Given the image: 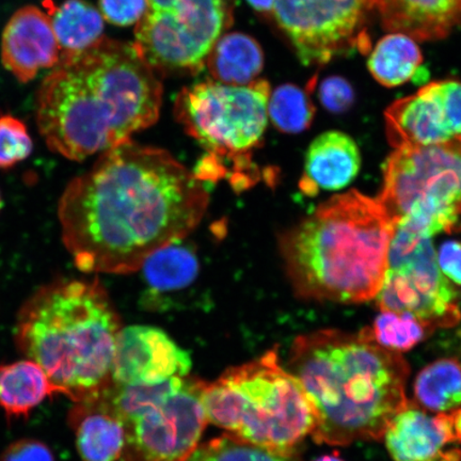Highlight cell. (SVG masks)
Segmentation results:
<instances>
[{
    "label": "cell",
    "instance_id": "2",
    "mask_svg": "<svg viewBox=\"0 0 461 461\" xmlns=\"http://www.w3.org/2000/svg\"><path fill=\"white\" fill-rule=\"evenodd\" d=\"M163 85L134 45L103 38L62 55L37 95V123L50 151L75 161L131 140L157 122Z\"/></svg>",
    "mask_w": 461,
    "mask_h": 461
},
{
    "label": "cell",
    "instance_id": "10",
    "mask_svg": "<svg viewBox=\"0 0 461 461\" xmlns=\"http://www.w3.org/2000/svg\"><path fill=\"white\" fill-rule=\"evenodd\" d=\"M232 20L233 0H148L132 45L155 72L199 73Z\"/></svg>",
    "mask_w": 461,
    "mask_h": 461
},
{
    "label": "cell",
    "instance_id": "25",
    "mask_svg": "<svg viewBox=\"0 0 461 461\" xmlns=\"http://www.w3.org/2000/svg\"><path fill=\"white\" fill-rule=\"evenodd\" d=\"M182 241V240H181ZM176 241L154 252L143 263L144 279L154 291L180 290L197 278L199 263L193 249ZM140 269V270H141Z\"/></svg>",
    "mask_w": 461,
    "mask_h": 461
},
{
    "label": "cell",
    "instance_id": "3",
    "mask_svg": "<svg viewBox=\"0 0 461 461\" xmlns=\"http://www.w3.org/2000/svg\"><path fill=\"white\" fill-rule=\"evenodd\" d=\"M288 366L314 409L311 436L319 445L380 441L409 403L411 367L401 354L375 342L368 328L358 334L321 330L298 337Z\"/></svg>",
    "mask_w": 461,
    "mask_h": 461
},
{
    "label": "cell",
    "instance_id": "24",
    "mask_svg": "<svg viewBox=\"0 0 461 461\" xmlns=\"http://www.w3.org/2000/svg\"><path fill=\"white\" fill-rule=\"evenodd\" d=\"M414 400L426 411L443 413L461 406V363L447 358L430 363L418 374Z\"/></svg>",
    "mask_w": 461,
    "mask_h": 461
},
{
    "label": "cell",
    "instance_id": "11",
    "mask_svg": "<svg viewBox=\"0 0 461 461\" xmlns=\"http://www.w3.org/2000/svg\"><path fill=\"white\" fill-rule=\"evenodd\" d=\"M376 299L383 312L411 315L430 332L461 319L457 294L438 265L431 240L402 227H395Z\"/></svg>",
    "mask_w": 461,
    "mask_h": 461
},
{
    "label": "cell",
    "instance_id": "14",
    "mask_svg": "<svg viewBox=\"0 0 461 461\" xmlns=\"http://www.w3.org/2000/svg\"><path fill=\"white\" fill-rule=\"evenodd\" d=\"M59 60L60 48L49 14L34 5L17 10L3 32L4 67L21 83H29Z\"/></svg>",
    "mask_w": 461,
    "mask_h": 461
},
{
    "label": "cell",
    "instance_id": "29",
    "mask_svg": "<svg viewBox=\"0 0 461 461\" xmlns=\"http://www.w3.org/2000/svg\"><path fill=\"white\" fill-rule=\"evenodd\" d=\"M33 143L27 126L14 115H0V168H11L25 160Z\"/></svg>",
    "mask_w": 461,
    "mask_h": 461
},
{
    "label": "cell",
    "instance_id": "28",
    "mask_svg": "<svg viewBox=\"0 0 461 461\" xmlns=\"http://www.w3.org/2000/svg\"><path fill=\"white\" fill-rule=\"evenodd\" d=\"M368 331L378 345L399 354L412 349L430 333L413 316L394 312L380 314Z\"/></svg>",
    "mask_w": 461,
    "mask_h": 461
},
{
    "label": "cell",
    "instance_id": "15",
    "mask_svg": "<svg viewBox=\"0 0 461 461\" xmlns=\"http://www.w3.org/2000/svg\"><path fill=\"white\" fill-rule=\"evenodd\" d=\"M384 439L394 461L461 460V449L443 452L454 443L447 413L430 417L412 402L391 420Z\"/></svg>",
    "mask_w": 461,
    "mask_h": 461
},
{
    "label": "cell",
    "instance_id": "30",
    "mask_svg": "<svg viewBox=\"0 0 461 461\" xmlns=\"http://www.w3.org/2000/svg\"><path fill=\"white\" fill-rule=\"evenodd\" d=\"M445 112L447 124L454 140L461 138V82L456 79L429 83Z\"/></svg>",
    "mask_w": 461,
    "mask_h": 461
},
{
    "label": "cell",
    "instance_id": "6",
    "mask_svg": "<svg viewBox=\"0 0 461 461\" xmlns=\"http://www.w3.org/2000/svg\"><path fill=\"white\" fill-rule=\"evenodd\" d=\"M201 401L207 422L274 451L293 452L315 426L302 384L281 366L276 349L204 383Z\"/></svg>",
    "mask_w": 461,
    "mask_h": 461
},
{
    "label": "cell",
    "instance_id": "35",
    "mask_svg": "<svg viewBox=\"0 0 461 461\" xmlns=\"http://www.w3.org/2000/svg\"><path fill=\"white\" fill-rule=\"evenodd\" d=\"M454 442H461V406L447 413Z\"/></svg>",
    "mask_w": 461,
    "mask_h": 461
},
{
    "label": "cell",
    "instance_id": "12",
    "mask_svg": "<svg viewBox=\"0 0 461 461\" xmlns=\"http://www.w3.org/2000/svg\"><path fill=\"white\" fill-rule=\"evenodd\" d=\"M373 0H274L276 24L303 65L321 67L355 51L370 53Z\"/></svg>",
    "mask_w": 461,
    "mask_h": 461
},
{
    "label": "cell",
    "instance_id": "4",
    "mask_svg": "<svg viewBox=\"0 0 461 461\" xmlns=\"http://www.w3.org/2000/svg\"><path fill=\"white\" fill-rule=\"evenodd\" d=\"M394 230L378 199L351 190L328 200L281 235V255L294 291L313 301H372L388 270Z\"/></svg>",
    "mask_w": 461,
    "mask_h": 461
},
{
    "label": "cell",
    "instance_id": "17",
    "mask_svg": "<svg viewBox=\"0 0 461 461\" xmlns=\"http://www.w3.org/2000/svg\"><path fill=\"white\" fill-rule=\"evenodd\" d=\"M384 31L439 41L461 27V0H373Z\"/></svg>",
    "mask_w": 461,
    "mask_h": 461
},
{
    "label": "cell",
    "instance_id": "36",
    "mask_svg": "<svg viewBox=\"0 0 461 461\" xmlns=\"http://www.w3.org/2000/svg\"><path fill=\"white\" fill-rule=\"evenodd\" d=\"M253 9L262 14H272L274 0H247Z\"/></svg>",
    "mask_w": 461,
    "mask_h": 461
},
{
    "label": "cell",
    "instance_id": "16",
    "mask_svg": "<svg viewBox=\"0 0 461 461\" xmlns=\"http://www.w3.org/2000/svg\"><path fill=\"white\" fill-rule=\"evenodd\" d=\"M384 119L385 134L395 149L434 146L454 140L430 84L416 95L392 103L385 109Z\"/></svg>",
    "mask_w": 461,
    "mask_h": 461
},
{
    "label": "cell",
    "instance_id": "7",
    "mask_svg": "<svg viewBox=\"0 0 461 461\" xmlns=\"http://www.w3.org/2000/svg\"><path fill=\"white\" fill-rule=\"evenodd\" d=\"M270 94L265 79L244 86L207 79L180 92L176 118L206 152L194 171L201 182L228 178L240 190L257 182L252 154L267 128Z\"/></svg>",
    "mask_w": 461,
    "mask_h": 461
},
{
    "label": "cell",
    "instance_id": "20",
    "mask_svg": "<svg viewBox=\"0 0 461 461\" xmlns=\"http://www.w3.org/2000/svg\"><path fill=\"white\" fill-rule=\"evenodd\" d=\"M60 394L38 363L0 366V408L9 419L27 418L48 397Z\"/></svg>",
    "mask_w": 461,
    "mask_h": 461
},
{
    "label": "cell",
    "instance_id": "34",
    "mask_svg": "<svg viewBox=\"0 0 461 461\" xmlns=\"http://www.w3.org/2000/svg\"><path fill=\"white\" fill-rule=\"evenodd\" d=\"M438 265L442 274L455 284L461 285V243L447 241L440 247L437 256Z\"/></svg>",
    "mask_w": 461,
    "mask_h": 461
},
{
    "label": "cell",
    "instance_id": "32",
    "mask_svg": "<svg viewBox=\"0 0 461 461\" xmlns=\"http://www.w3.org/2000/svg\"><path fill=\"white\" fill-rule=\"evenodd\" d=\"M147 8L148 0H100L104 19L117 26L137 24Z\"/></svg>",
    "mask_w": 461,
    "mask_h": 461
},
{
    "label": "cell",
    "instance_id": "21",
    "mask_svg": "<svg viewBox=\"0 0 461 461\" xmlns=\"http://www.w3.org/2000/svg\"><path fill=\"white\" fill-rule=\"evenodd\" d=\"M204 67L218 83L248 85L255 82L263 70V50L257 40L247 34L227 33L212 46Z\"/></svg>",
    "mask_w": 461,
    "mask_h": 461
},
{
    "label": "cell",
    "instance_id": "26",
    "mask_svg": "<svg viewBox=\"0 0 461 461\" xmlns=\"http://www.w3.org/2000/svg\"><path fill=\"white\" fill-rule=\"evenodd\" d=\"M315 107L308 91L295 85L278 86L270 94L268 118L276 129L287 134H298L310 128Z\"/></svg>",
    "mask_w": 461,
    "mask_h": 461
},
{
    "label": "cell",
    "instance_id": "1",
    "mask_svg": "<svg viewBox=\"0 0 461 461\" xmlns=\"http://www.w3.org/2000/svg\"><path fill=\"white\" fill-rule=\"evenodd\" d=\"M209 202L203 182L169 152L129 140L68 184L58 216L79 270L131 274L154 252L186 239Z\"/></svg>",
    "mask_w": 461,
    "mask_h": 461
},
{
    "label": "cell",
    "instance_id": "23",
    "mask_svg": "<svg viewBox=\"0 0 461 461\" xmlns=\"http://www.w3.org/2000/svg\"><path fill=\"white\" fill-rule=\"evenodd\" d=\"M367 58V68L380 85L394 88L417 77L423 55L416 40L400 32L380 39Z\"/></svg>",
    "mask_w": 461,
    "mask_h": 461
},
{
    "label": "cell",
    "instance_id": "31",
    "mask_svg": "<svg viewBox=\"0 0 461 461\" xmlns=\"http://www.w3.org/2000/svg\"><path fill=\"white\" fill-rule=\"evenodd\" d=\"M319 99L328 112L341 113L348 112L355 102V91L348 80L330 77L322 80L319 88Z\"/></svg>",
    "mask_w": 461,
    "mask_h": 461
},
{
    "label": "cell",
    "instance_id": "22",
    "mask_svg": "<svg viewBox=\"0 0 461 461\" xmlns=\"http://www.w3.org/2000/svg\"><path fill=\"white\" fill-rule=\"evenodd\" d=\"M60 56L82 53L104 38V17L85 0H67L60 5L46 3Z\"/></svg>",
    "mask_w": 461,
    "mask_h": 461
},
{
    "label": "cell",
    "instance_id": "27",
    "mask_svg": "<svg viewBox=\"0 0 461 461\" xmlns=\"http://www.w3.org/2000/svg\"><path fill=\"white\" fill-rule=\"evenodd\" d=\"M184 461H302L295 452L253 446L228 434L195 447Z\"/></svg>",
    "mask_w": 461,
    "mask_h": 461
},
{
    "label": "cell",
    "instance_id": "13",
    "mask_svg": "<svg viewBox=\"0 0 461 461\" xmlns=\"http://www.w3.org/2000/svg\"><path fill=\"white\" fill-rule=\"evenodd\" d=\"M192 358L158 328L130 326L121 330L112 365V380L121 385H152L187 377Z\"/></svg>",
    "mask_w": 461,
    "mask_h": 461
},
{
    "label": "cell",
    "instance_id": "9",
    "mask_svg": "<svg viewBox=\"0 0 461 461\" xmlns=\"http://www.w3.org/2000/svg\"><path fill=\"white\" fill-rule=\"evenodd\" d=\"M203 384L188 376L152 385L113 383L107 395L126 430V445L119 461L188 458L209 423L201 401Z\"/></svg>",
    "mask_w": 461,
    "mask_h": 461
},
{
    "label": "cell",
    "instance_id": "8",
    "mask_svg": "<svg viewBox=\"0 0 461 461\" xmlns=\"http://www.w3.org/2000/svg\"><path fill=\"white\" fill-rule=\"evenodd\" d=\"M395 227L422 238L461 230V138L400 148L384 166L377 198Z\"/></svg>",
    "mask_w": 461,
    "mask_h": 461
},
{
    "label": "cell",
    "instance_id": "19",
    "mask_svg": "<svg viewBox=\"0 0 461 461\" xmlns=\"http://www.w3.org/2000/svg\"><path fill=\"white\" fill-rule=\"evenodd\" d=\"M360 166V151L353 138L342 131H326L310 144L299 187L310 197L321 190L343 189L358 176Z\"/></svg>",
    "mask_w": 461,
    "mask_h": 461
},
{
    "label": "cell",
    "instance_id": "33",
    "mask_svg": "<svg viewBox=\"0 0 461 461\" xmlns=\"http://www.w3.org/2000/svg\"><path fill=\"white\" fill-rule=\"evenodd\" d=\"M0 461H55L54 455L43 442L22 439L5 449Z\"/></svg>",
    "mask_w": 461,
    "mask_h": 461
},
{
    "label": "cell",
    "instance_id": "18",
    "mask_svg": "<svg viewBox=\"0 0 461 461\" xmlns=\"http://www.w3.org/2000/svg\"><path fill=\"white\" fill-rule=\"evenodd\" d=\"M107 389L95 399L75 402L68 413L83 461H119L124 452L125 424L109 401Z\"/></svg>",
    "mask_w": 461,
    "mask_h": 461
},
{
    "label": "cell",
    "instance_id": "38",
    "mask_svg": "<svg viewBox=\"0 0 461 461\" xmlns=\"http://www.w3.org/2000/svg\"><path fill=\"white\" fill-rule=\"evenodd\" d=\"M2 206H3V199H2V194H0V210H2Z\"/></svg>",
    "mask_w": 461,
    "mask_h": 461
},
{
    "label": "cell",
    "instance_id": "37",
    "mask_svg": "<svg viewBox=\"0 0 461 461\" xmlns=\"http://www.w3.org/2000/svg\"><path fill=\"white\" fill-rule=\"evenodd\" d=\"M313 461H344L339 456L338 453L332 455H324V456L314 459Z\"/></svg>",
    "mask_w": 461,
    "mask_h": 461
},
{
    "label": "cell",
    "instance_id": "5",
    "mask_svg": "<svg viewBox=\"0 0 461 461\" xmlns=\"http://www.w3.org/2000/svg\"><path fill=\"white\" fill-rule=\"evenodd\" d=\"M120 316L100 281L59 280L23 304L15 342L74 402L95 399L111 387Z\"/></svg>",
    "mask_w": 461,
    "mask_h": 461
}]
</instances>
